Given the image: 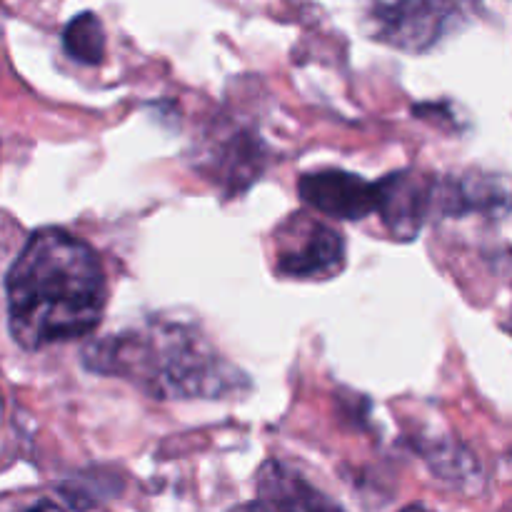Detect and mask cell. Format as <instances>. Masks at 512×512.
<instances>
[{
    "label": "cell",
    "mask_w": 512,
    "mask_h": 512,
    "mask_svg": "<svg viewBox=\"0 0 512 512\" xmlns=\"http://www.w3.org/2000/svg\"><path fill=\"white\" fill-rule=\"evenodd\" d=\"M10 335L25 350L80 340L105 310L98 253L63 228L35 230L5 280Z\"/></svg>",
    "instance_id": "1"
},
{
    "label": "cell",
    "mask_w": 512,
    "mask_h": 512,
    "mask_svg": "<svg viewBox=\"0 0 512 512\" xmlns=\"http://www.w3.org/2000/svg\"><path fill=\"white\" fill-rule=\"evenodd\" d=\"M83 358L95 373L128 378L155 398H220L245 385L195 325L175 320L108 335L88 345Z\"/></svg>",
    "instance_id": "2"
},
{
    "label": "cell",
    "mask_w": 512,
    "mask_h": 512,
    "mask_svg": "<svg viewBox=\"0 0 512 512\" xmlns=\"http://www.w3.org/2000/svg\"><path fill=\"white\" fill-rule=\"evenodd\" d=\"M288 235H280L278 270L288 278H325L343 268L345 243L343 235L320 220L303 215L290 218L285 225Z\"/></svg>",
    "instance_id": "3"
},
{
    "label": "cell",
    "mask_w": 512,
    "mask_h": 512,
    "mask_svg": "<svg viewBox=\"0 0 512 512\" xmlns=\"http://www.w3.org/2000/svg\"><path fill=\"white\" fill-rule=\"evenodd\" d=\"M458 10V5L450 3H385L375 5L370 18L383 43L408 53H423L453 28Z\"/></svg>",
    "instance_id": "4"
},
{
    "label": "cell",
    "mask_w": 512,
    "mask_h": 512,
    "mask_svg": "<svg viewBox=\"0 0 512 512\" xmlns=\"http://www.w3.org/2000/svg\"><path fill=\"white\" fill-rule=\"evenodd\" d=\"M300 198L333 220H363L378 210V183L345 170H318L300 178Z\"/></svg>",
    "instance_id": "5"
},
{
    "label": "cell",
    "mask_w": 512,
    "mask_h": 512,
    "mask_svg": "<svg viewBox=\"0 0 512 512\" xmlns=\"http://www.w3.org/2000/svg\"><path fill=\"white\" fill-rule=\"evenodd\" d=\"M433 203V185L420 175L403 170L378 183V210L385 228L400 243L418 238Z\"/></svg>",
    "instance_id": "6"
},
{
    "label": "cell",
    "mask_w": 512,
    "mask_h": 512,
    "mask_svg": "<svg viewBox=\"0 0 512 512\" xmlns=\"http://www.w3.org/2000/svg\"><path fill=\"white\" fill-rule=\"evenodd\" d=\"M260 500L273 512H343L330 498L310 488L305 480L285 470L283 465L268 463L260 473Z\"/></svg>",
    "instance_id": "7"
},
{
    "label": "cell",
    "mask_w": 512,
    "mask_h": 512,
    "mask_svg": "<svg viewBox=\"0 0 512 512\" xmlns=\"http://www.w3.org/2000/svg\"><path fill=\"white\" fill-rule=\"evenodd\" d=\"M63 50L83 65H98L105 55V30L95 13H80L65 25Z\"/></svg>",
    "instance_id": "8"
},
{
    "label": "cell",
    "mask_w": 512,
    "mask_h": 512,
    "mask_svg": "<svg viewBox=\"0 0 512 512\" xmlns=\"http://www.w3.org/2000/svg\"><path fill=\"white\" fill-rule=\"evenodd\" d=\"M25 512H63V510H60L55 503H50V500H40V503H35L33 508H28Z\"/></svg>",
    "instance_id": "9"
},
{
    "label": "cell",
    "mask_w": 512,
    "mask_h": 512,
    "mask_svg": "<svg viewBox=\"0 0 512 512\" xmlns=\"http://www.w3.org/2000/svg\"><path fill=\"white\" fill-rule=\"evenodd\" d=\"M238 512H273V510L265 508L263 503H250V505H245V508H240Z\"/></svg>",
    "instance_id": "10"
},
{
    "label": "cell",
    "mask_w": 512,
    "mask_h": 512,
    "mask_svg": "<svg viewBox=\"0 0 512 512\" xmlns=\"http://www.w3.org/2000/svg\"><path fill=\"white\" fill-rule=\"evenodd\" d=\"M403 512H428L425 508H405Z\"/></svg>",
    "instance_id": "11"
}]
</instances>
